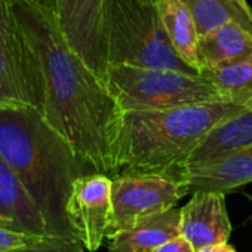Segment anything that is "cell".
<instances>
[{
  "mask_svg": "<svg viewBox=\"0 0 252 252\" xmlns=\"http://www.w3.org/2000/svg\"><path fill=\"white\" fill-rule=\"evenodd\" d=\"M12 6L42 67L43 116L88 168L114 178L120 108L67 43L54 11L36 0H12Z\"/></svg>",
  "mask_w": 252,
  "mask_h": 252,
  "instance_id": "obj_1",
  "label": "cell"
},
{
  "mask_svg": "<svg viewBox=\"0 0 252 252\" xmlns=\"http://www.w3.org/2000/svg\"><path fill=\"white\" fill-rule=\"evenodd\" d=\"M0 156L15 171L39 208L48 236L77 240L65 209L76 180L94 171L40 110L30 105H0Z\"/></svg>",
  "mask_w": 252,
  "mask_h": 252,
  "instance_id": "obj_2",
  "label": "cell"
},
{
  "mask_svg": "<svg viewBox=\"0 0 252 252\" xmlns=\"http://www.w3.org/2000/svg\"><path fill=\"white\" fill-rule=\"evenodd\" d=\"M243 110L246 107L212 101L169 110L122 111L114 144L117 175H158L183 183L196 149L218 125Z\"/></svg>",
  "mask_w": 252,
  "mask_h": 252,
  "instance_id": "obj_3",
  "label": "cell"
},
{
  "mask_svg": "<svg viewBox=\"0 0 252 252\" xmlns=\"http://www.w3.org/2000/svg\"><path fill=\"white\" fill-rule=\"evenodd\" d=\"M105 40L108 65L123 64L199 74L174 51L153 3L107 0Z\"/></svg>",
  "mask_w": 252,
  "mask_h": 252,
  "instance_id": "obj_4",
  "label": "cell"
},
{
  "mask_svg": "<svg viewBox=\"0 0 252 252\" xmlns=\"http://www.w3.org/2000/svg\"><path fill=\"white\" fill-rule=\"evenodd\" d=\"M105 88L120 111L169 110L222 101L215 86L202 74L163 68L111 64L107 68Z\"/></svg>",
  "mask_w": 252,
  "mask_h": 252,
  "instance_id": "obj_5",
  "label": "cell"
},
{
  "mask_svg": "<svg viewBox=\"0 0 252 252\" xmlns=\"http://www.w3.org/2000/svg\"><path fill=\"white\" fill-rule=\"evenodd\" d=\"M0 105H30L42 113L45 108L42 67L12 0H0Z\"/></svg>",
  "mask_w": 252,
  "mask_h": 252,
  "instance_id": "obj_6",
  "label": "cell"
},
{
  "mask_svg": "<svg viewBox=\"0 0 252 252\" xmlns=\"http://www.w3.org/2000/svg\"><path fill=\"white\" fill-rule=\"evenodd\" d=\"M186 194L187 189L183 183L158 175L111 178V220L107 237L174 209Z\"/></svg>",
  "mask_w": 252,
  "mask_h": 252,
  "instance_id": "obj_7",
  "label": "cell"
},
{
  "mask_svg": "<svg viewBox=\"0 0 252 252\" xmlns=\"http://www.w3.org/2000/svg\"><path fill=\"white\" fill-rule=\"evenodd\" d=\"M105 11L107 0H54L67 43L104 85L108 68Z\"/></svg>",
  "mask_w": 252,
  "mask_h": 252,
  "instance_id": "obj_8",
  "label": "cell"
},
{
  "mask_svg": "<svg viewBox=\"0 0 252 252\" xmlns=\"http://www.w3.org/2000/svg\"><path fill=\"white\" fill-rule=\"evenodd\" d=\"M65 211L74 237L86 251H98L110 228L111 178L92 172L76 180Z\"/></svg>",
  "mask_w": 252,
  "mask_h": 252,
  "instance_id": "obj_9",
  "label": "cell"
},
{
  "mask_svg": "<svg viewBox=\"0 0 252 252\" xmlns=\"http://www.w3.org/2000/svg\"><path fill=\"white\" fill-rule=\"evenodd\" d=\"M180 233L196 251L228 240L231 222L225 206V193L196 191L180 208Z\"/></svg>",
  "mask_w": 252,
  "mask_h": 252,
  "instance_id": "obj_10",
  "label": "cell"
},
{
  "mask_svg": "<svg viewBox=\"0 0 252 252\" xmlns=\"http://www.w3.org/2000/svg\"><path fill=\"white\" fill-rule=\"evenodd\" d=\"M252 183V144L209 162L187 166L183 184L187 193L231 191Z\"/></svg>",
  "mask_w": 252,
  "mask_h": 252,
  "instance_id": "obj_11",
  "label": "cell"
},
{
  "mask_svg": "<svg viewBox=\"0 0 252 252\" xmlns=\"http://www.w3.org/2000/svg\"><path fill=\"white\" fill-rule=\"evenodd\" d=\"M0 224L32 236H48L39 208L15 171L0 156Z\"/></svg>",
  "mask_w": 252,
  "mask_h": 252,
  "instance_id": "obj_12",
  "label": "cell"
},
{
  "mask_svg": "<svg viewBox=\"0 0 252 252\" xmlns=\"http://www.w3.org/2000/svg\"><path fill=\"white\" fill-rule=\"evenodd\" d=\"M181 212L174 208L159 215H153L132 228L111 234L108 252H153L162 243L181 236Z\"/></svg>",
  "mask_w": 252,
  "mask_h": 252,
  "instance_id": "obj_13",
  "label": "cell"
},
{
  "mask_svg": "<svg viewBox=\"0 0 252 252\" xmlns=\"http://www.w3.org/2000/svg\"><path fill=\"white\" fill-rule=\"evenodd\" d=\"M200 74L221 68L252 55V33L237 23H230L199 39Z\"/></svg>",
  "mask_w": 252,
  "mask_h": 252,
  "instance_id": "obj_14",
  "label": "cell"
},
{
  "mask_svg": "<svg viewBox=\"0 0 252 252\" xmlns=\"http://www.w3.org/2000/svg\"><path fill=\"white\" fill-rule=\"evenodd\" d=\"M165 33L177 55L200 74L199 33L191 12L183 0H159L156 3Z\"/></svg>",
  "mask_w": 252,
  "mask_h": 252,
  "instance_id": "obj_15",
  "label": "cell"
},
{
  "mask_svg": "<svg viewBox=\"0 0 252 252\" xmlns=\"http://www.w3.org/2000/svg\"><path fill=\"white\" fill-rule=\"evenodd\" d=\"M252 144V107L227 119L203 140L190 158V165L214 160Z\"/></svg>",
  "mask_w": 252,
  "mask_h": 252,
  "instance_id": "obj_16",
  "label": "cell"
},
{
  "mask_svg": "<svg viewBox=\"0 0 252 252\" xmlns=\"http://www.w3.org/2000/svg\"><path fill=\"white\" fill-rule=\"evenodd\" d=\"M218 91L222 101L252 107V55L234 64L202 71Z\"/></svg>",
  "mask_w": 252,
  "mask_h": 252,
  "instance_id": "obj_17",
  "label": "cell"
},
{
  "mask_svg": "<svg viewBox=\"0 0 252 252\" xmlns=\"http://www.w3.org/2000/svg\"><path fill=\"white\" fill-rule=\"evenodd\" d=\"M197 27L199 37L206 36L230 23H237L252 33V17L231 0H183Z\"/></svg>",
  "mask_w": 252,
  "mask_h": 252,
  "instance_id": "obj_18",
  "label": "cell"
},
{
  "mask_svg": "<svg viewBox=\"0 0 252 252\" xmlns=\"http://www.w3.org/2000/svg\"><path fill=\"white\" fill-rule=\"evenodd\" d=\"M9 252H86L80 242L54 236H42L33 243Z\"/></svg>",
  "mask_w": 252,
  "mask_h": 252,
  "instance_id": "obj_19",
  "label": "cell"
},
{
  "mask_svg": "<svg viewBox=\"0 0 252 252\" xmlns=\"http://www.w3.org/2000/svg\"><path fill=\"white\" fill-rule=\"evenodd\" d=\"M39 237L42 236H32L0 224V252H9L18 248H24L37 240Z\"/></svg>",
  "mask_w": 252,
  "mask_h": 252,
  "instance_id": "obj_20",
  "label": "cell"
},
{
  "mask_svg": "<svg viewBox=\"0 0 252 252\" xmlns=\"http://www.w3.org/2000/svg\"><path fill=\"white\" fill-rule=\"evenodd\" d=\"M153 252H196V249L187 239H184L183 236H178L162 243Z\"/></svg>",
  "mask_w": 252,
  "mask_h": 252,
  "instance_id": "obj_21",
  "label": "cell"
},
{
  "mask_svg": "<svg viewBox=\"0 0 252 252\" xmlns=\"http://www.w3.org/2000/svg\"><path fill=\"white\" fill-rule=\"evenodd\" d=\"M196 252H237V251L228 242H225V243L212 245V246H206V248L197 249Z\"/></svg>",
  "mask_w": 252,
  "mask_h": 252,
  "instance_id": "obj_22",
  "label": "cell"
},
{
  "mask_svg": "<svg viewBox=\"0 0 252 252\" xmlns=\"http://www.w3.org/2000/svg\"><path fill=\"white\" fill-rule=\"evenodd\" d=\"M231 2H233L236 6H239L245 14H248V15H251V17H252V8L249 6L248 0H231Z\"/></svg>",
  "mask_w": 252,
  "mask_h": 252,
  "instance_id": "obj_23",
  "label": "cell"
},
{
  "mask_svg": "<svg viewBox=\"0 0 252 252\" xmlns=\"http://www.w3.org/2000/svg\"><path fill=\"white\" fill-rule=\"evenodd\" d=\"M36 2H39L40 5L46 6L48 9L54 11V0H36Z\"/></svg>",
  "mask_w": 252,
  "mask_h": 252,
  "instance_id": "obj_24",
  "label": "cell"
},
{
  "mask_svg": "<svg viewBox=\"0 0 252 252\" xmlns=\"http://www.w3.org/2000/svg\"><path fill=\"white\" fill-rule=\"evenodd\" d=\"M143 2H147V3H153V5H156L159 0H143Z\"/></svg>",
  "mask_w": 252,
  "mask_h": 252,
  "instance_id": "obj_25",
  "label": "cell"
}]
</instances>
